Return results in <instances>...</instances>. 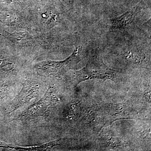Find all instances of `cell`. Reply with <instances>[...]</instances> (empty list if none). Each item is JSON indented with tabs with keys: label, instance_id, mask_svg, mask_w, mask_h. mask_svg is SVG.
<instances>
[{
	"label": "cell",
	"instance_id": "1",
	"mask_svg": "<svg viewBox=\"0 0 151 151\" xmlns=\"http://www.w3.org/2000/svg\"><path fill=\"white\" fill-rule=\"evenodd\" d=\"M119 71L108 67L104 63L102 57L94 55L89 58L86 65L81 70L74 71L73 78L76 85L90 79L115 81L119 77Z\"/></svg>",
	"mask_w": 151,
	"mask_h": 151
},
{
	"label": "cell",
	"instance_id": "8",
	"mask_svg": "<svg viewBox=\"0 0 151 151\" xmlns=\"http://www.w3.org/2000/svg\"><path fill=\"white\" fill-rule=\"evenodd\" d=\"M62 1L68 5H72L75 0H62Z\"/></svg>",
	"mask_w": 151,
	"mask_h": 151
},
{
	"label": "cell",
	"instance_id": "3",
	"mask_svg": "<svg viewBox=\"0 0 151 151\" xmlns=\"http://www.w3.org/2000/svg\"><path fill=\"white\" fill-rule=\"evenodd\" d=\"M145 5V0H141L130 10L119 17L110 19L109 27L111 30H122L129 27L139 17Z\"/></svg>",
	"mask_w": 151,
	"mask_h": 151
},
{
	"label": "cell",
	"instance_id": "5",
	"mask_svg": "<svg viewBox=\"0 0 151 151\" xmlns=\"http://www.w3.org/2000/svg\"><path fill=\"white\" fill-rule=\"evenodd\" d=\"M38 92V89L37 86L31 84H25L19 94L14 100L12 105L13 110L15 111L29 102L35 97Z\"/></svg>",
	"mask_w": 151,
	"mask_h": 151
},
{
	"label": "cell",
	"instance_id": "7",
	"mask_svg": "<svg viewBox=\"0 0 151 151\" xmlns=\"http://www.w3.org/2000/svg\"><path fill=\"white\" fill-rule=\"evenodd\" d=\"M60 140L53 141L47 143L44 145H40L34 147H12V146H9L8 147L10 148L15 149L19 150H28V151H43L52 148L55 146H57L59 145Z\"/></svg>",
	"mask_w": 151,
	"mask_h": 151
},
{
	"label": "cell",
	"instance_id": "6",
	"mask_svg": "<svg viewBox=\"0 0 151 151\" xmlns=\"http://www.w3.org/2000/svg\"><path fill=\"white\" fill-rule=\"evenodd\" d=\"M4 36L9 40L15 44L21 43L32 39V36L28 32H17L13 33L6 32Z\"/></svg>",
	"mask_w": 151,
	"mask_h": 151
},
{
	"label": "cell",
	"instance_id": "4",
	"mask_svg": "<svg viewBox=\"0 0 151 151\" xmlns=\"http://www.w3.org/2000/svg\"><path fill=\"white\" fill-rule=\"evenodd\" d=\"M52 103V97L50 92L46 94L37 103L29 107L23 114L25 119H34L43 116L48 113Z\"/></svg>",
	"mask_w": 151,
	"mask_h": 151
},
{
	"label": "cell",
	"instance_id": "2",
	"mask_svg": "<svg viewBox=\"0 0 151 151\" xmlns=\"http://www.w3.org/2000/svg\"><path fill=\"white\" fill-rule=\"evenodd\" d=\"M81 48L78 47L73 53L64 60L60 61H47L39 63L35 68L38 73L45 76H58L71 69L80 60Z\"/></svg>",
	"mask_w": 151,
	"mask_h": 151
}]
</instances>
